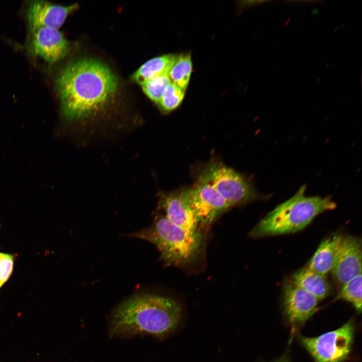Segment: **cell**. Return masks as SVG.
Instances as JSON below:
<instances>
[{
    "instance_id": "obj_7",
    "label": "cell",
    "mask_w": 362,
    "mask_h": 362,
    "mask_svg": "<svg viewBox=\"0 0 362 362\" xmlns=\"http://www.w3.org/2000/svg\"><path fill=\"white\" fill-rule=\"evenodd\" d=\"M189 198L199 224L204 226L211 224L230 207L212 184L203 176L193 188L189 189Z\"/></svg>"
},
{
    "instance_id": "obj_1",
    "label": "cell",
    "mask_w": 362,
    "mask_h": 362,
    "mask_svg": "<svg viewBox=\"0 0 362 362\" xmlns=\"http://www.w3.org/2000/svg\"><path fill=\"white\" fill-rule=\"evenodd\" d=\"M118 86L116 74L92 58L69 62L56 80L62 113L69 120L84 119L103 109L112 100Z\"/></svg>"
},
{
    "instance_id": "obj_15",
    "label": "cell",
    "mask_w": 362,
    "mask_h": 362,
    "mask_svg": "<svg viewBox=\"0 0 362 362\" xmlns=\"http://www.w3.org/2000/svg\"><path fill=\"white\" fill-rule=\"evenodd\" d=\"M174 58L172 55L167 54L148 60L133 74V79L141 85L153 77L168 73Z\"/></svg>"
},
{
    "instance_id": "obj_16",
    "label": "cell",
    "mask_w": 362,
    "mask_h": 362,
    "mask_svg": "<svg viewBox=\"0 0 362 362\" xmlns=\"http://www.w3.org/2000/svg\"><path fill=\"white\" fill-rule=\"evenodd\" d=\"M192 70V63L189 55L175 57L168 75L170 81L184 90L186 88Z\"/></svg>"
},
{
    "instance_id": "obj_11",
    "label": "cell",
    "mask_w": 362,
    "mask_h": 362,
    "mask_svg": "<svg viewBox=\"0 0 362 362\" xmlns=\"http://www.w3.org/2000/svg\"><path fill=\"white\" fill-rule=\"evenodd\" d=\"M77 8V4L64 6L44 1H32L26 11L30 31L40 27L58 29L67 16Z\"/></svg>"
},
{
    "instance_id": "obj_19",
    "label": "cell",
    "mask_w": 362,
    "mask_h": 362,
    "mask_svg": "<svg viewBox=\"0 0 362 362\" xmlns=\"http://www.w3.org/2000/svg\"><path fill=\"white\" fill-rule=\"evenodd\" d=\"M184 95L185 90L171 82L165 88L158 105L164 111H172L179 105Z\"/></svg>"
},
{
    "instance_id": "obj_3",
    "label": "cell",
    "mask_w": 362,
    "mask_h": 362,
    "mask_svg": "<svg viewBox=\"0 0 362 362\" xmlns=\"http://www.w3.org/2000/svg\"><path fill=\"white\" fill-rule=\"evenodd\" d=\"M305 186L268 213L250 231L252 238L294 233L306 228L319 214L334 209L330 197L307 196Z\"/></svg>"
},
{
    "instance_id": "obj_12",
    "label": "cell",
    "mask_w": 362,
    "mask_h": 362,
    "mask_svg": "<svg viewBox=\"0 0 362 362\" xmlns=\"http://www.w3.org/2000/svg\"><path fill=\"white\" fill-rule=\"evenodd\" d=\"M189 190L185 189L164 197L160 202L165 217L174 224L191 232H198V220L191 207Z\"/></svg>"
},
{
    "instance_id": "obj_10",
    "label": "cell",
    "mask_w": 362,
    "mask_h": 362,
    "mask_svg": "<svg viewBox=\"0 0 362 362\" xmlns=\"http://www.w3.org/2000/svg\"><path fill=\"white\" fill-rule=\"evenodd\" d=\"M319 300L303 289L287 283L283 289V305L289 322L299 326L315 312Z\"/></svg>"
},
{
    "instance_id": "obj_8",
    "label": "cell",
    "mask_w": 362,
    "mask_h": 362,
    "mask_svg": "<svg viewBox=\"0 0 362 362\" xmlns=\"http://www.w3.org/2000/svg\"><path fill=\"white\" fill-rule=\"evenodd\" d=\"M361 240L354 236H342L336 251L331 274L339 284L361 274Z\"/></svg>"
},
{
    "instance_id": "obj_18",
    "label": "cell",
    "mask_w": 362,
    "mask_h": 362,
    "mask_svg": "<svg viewBox=\"0 0 362 362\" xmlns=\"http://www.w3.org/2000/svg\"><path fill=\"white\" fill-rule=\"evenodd\" d=\"M170 82L168 73H164L148 79L141 86L146 95L158 105L165 88Z\"/></svg>"
},
{
    "instance_id": "obj_6",
    "label": "cell",
    "mask_w": 362,
    "mask_h": 362,
    "mask_svg": "<svg viewBox=\"0 0 362 362\" xmlns=\"http://www.w3.org/2000/svg\"><path fill=\"white\" fill-rule=\"evenodd\" d=\"M203 177L212 184L230 207L250 202L257 197L248 180L221 163L212 164Z\"/></svg>"
},
{
    "instance_id": "obj_17",
    "label": "cell",
    "mask_w": 362,
    "mask_h": 362,
    "mask_svg": "<svg viewBox=\"0 0 362 362\" xmlns=\"http://www.w3.org/2000/svg\"><path fill=\"white\" fill-rule=\"evenodd\" d=\"M361 274L343 285L338 298L350 303L358 312L361 311Z\"/></svg>"
},
{
    "instance_id": "obj_5",
    "label": "cell",
    "mask_w": 362,
    "mask_h": 362,
    "mask_svg": "<svg viewBox=\"0 0 362 362\" xmlns=\"http://www.w3.org/2000/svg\"><path fill=\"white\" fill-rule=\"evenodd\" d=\"M353 336V324L348 321L340 328L318 336L300 338L316 362H341L350 353Z\"/></svg>"
},
{
    "instance_id": "obj_14",
    "label": "cell",
    "mask_w": 362,
    "mask_h": 362,
    "mask_svg": "<svg viewBox=\"0 0 362 362\" xmlns=\"http://www.w3.org/2000/svg\"><path fill=\"white\" fill-rule=\"evenodd\" d=\"M342 236L335 235L321 242L311 258L307 267L321 275L331 272L337 248Z\"/></svg>"
},
{
    "instance_id": "obj_20",
    "label": "cell",
    "mask_w": 362,
    "mask_h": 362,
    "mask_svg": "<svg viewBox=\"0 0 362 362\" xmlns=\"http://www.w3.org/2000/svg\"><path fill=\"white\" fill-rule=\"evenodd\" d=\"M14 261L13 255L0 252V288L8 281L13 272Z\"/></svg>"
},
{
    "instance_id": "obj_4",
    "label": "cell",
    "mask_w": 362,
    "mask_h": 362,
    "mask_svg": "<svg viewBox=\"0 0 362 362\" xmlns=\"http://www.w3.org/2000/svg\"><path fill=\"white\" fill-rule=\"evenodd\" d=\"M128 236L155 245L160 253L161 259L167 265H183L190 263L198 254L202 242L199 232H189L163 216L157 217L149 227Z\"/></svg>"
},
{
    "instance_id": "obj_21",
    "label": "cell",
    "mask_w": 362,
    "mask_h": 362,
    "mask_svg": "<svg viewBox=\"0 0 362 362\" xmlns=\"http://www.w3.org/2000/svg\"><path fill=\"white\" fill-rule=\"evenodd\" d=\"M276 362H289V361H287L286 359L283 358V359H281Z\"/></svg>"
},
{
    "instance_id": "obj_9",
    "label": "cell",
    "mask_w": 362,
    "mask_h": 362,
    "mask_svg": "<svg viewBox=\"0 0 362 362\" xmlns=\"http://www.w3.org/2000/svg\"><path fill=\"white\" fill-rule=\"evenodd\" d=\"M30 46L32 52L49 63L62 59L69 49V43L58 29L40 27L31 31Z\"/></svg>"
},
{
    "instance_id": "obj_13",
    "label": "cell",
    "mask_w": 362,
    "mask_h": 362,
    "mask_svg": "<svg viewBox=\"0 0 362 362\" xmlns=\"http://www.w3.org/2000/svg\"><path fill=\"white\" fill-rule=\"evenodd\" d=\"M291 282L315 296L319 301L325 298L330 291V285L326 276L319 274L307 266L295 272Z\"/></svg>"
},
{
    "instance_id": "obj_2",
    "label": "cell",
    "mask_w": 362,
    "mask_h": 362,
    "mask_svg": "<svg viewBox=\"0 0 362 362\" xmlns=\"http://www.w3.org/2000/svg\"><path fill=\"white\" fill-rule=\"evenodd\" d=\"M182 317L180 305L171 298L150 293L135 294L113 311L110 334L118 336L147 334L162 337L176 328Z\"/></svg>"
}]
</instances>
